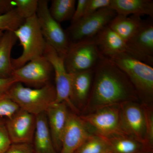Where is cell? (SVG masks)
Masks as SVG:
<instances>
[{"label":"cell","mask_w":153,"mask_h":153,"mask_svg":"<svg viewBox=\"0 0 153 153\" xmlns=\"http://www.w3.org/2000/svg\"><path fill=\"white\" fill-rule=\"evenodd\" d=\"M108 58L125 73L137 95L145 99H152L153 95V66L127 54H119Z\"/></svg>","instance_id":"277c9868"},{"label":"cell","mask_w":153,"mask_h":153,"mask_svg":"<svg viewBox=\"0 0 153 153\" xmlns=\"http://www.w3.org/2000/svg\"><path fill=\"white\" fill-rule=\"evenodd\" d=\"M134 88L119 67L101 54L94 68L90 104L99 108L120 104L136 98Z\"/></svg>","instance_id":"6da1fadb"},{"label":"cell","mask_w":153,"mask_h":153,"mask_svg":"<svg viewBox=\"0 0 153 153\" xmlns=\"http://www.w3.org/2000/svg\"><path fill=\"white\" fill-rule=\"evenodd\" d=\"M146 115V143L147 146L152 150L153 143V115L152 111L148 108H144Z\"/></svg>","instance_id":"83f0119b"},{"label":"cell","mask_w":153,"mask_h":153,"mask_svg":"<svg viewBox=\"0 0 153 153\" xmlns=\"http://www.w3.org/2000/svg\"><path fill=\"white\" fill-rule=\"evenodd\" d=\"M23 48L22 55L12 58L13 69L20 68L31 60L44 56L47 43L42 35L36 14L25 19L14 32Z\"/></svg>","instance_id":"3957f363"},{"label":"cell","mask_w":153,"mask_h":153,"mask_svg":"<svg viewBox=\"0 0 153 153\" xmlns=\"http://www.w3.org/2000/svg\"><path fill=\"white\" fill-rule=\"evenodd\" d=\"M17 38L13 32L5 31L0 38V78L11 77L13 69L11 53Z\"/></svg>","instance_id":"44dd1931"},{"label":"cell","mask_w":153,"mask_h":153,"mask_svg":"<svg viewBox=\"0 0 153 153\" xmlns=\"http://www.w3.org/2000/svg\"><path fill=\"white\" fill-rule=\"evenodd\" d=\"M36 16L47 44L55 49L60 56L64 57L70 42L66 30L50 15L48 1L38 0Z\"/></svg>","instance_id":"8992f818"},{"label":"cell","mask_w":153,"mask_h":153,"mask_svg":"<svg viewBox=\"0 0 153 153\" xmlns=\"http://www.w3.org/2000/svg\"><path fill=\"white\" fill-rule=\"evenodd\" d=\"M113 153L111 152H108V153Z\"/></svg>","instance_id":"8d00e7d4"},{"label":"cell","mask_w":153,"mask_h":153,"mask_svg":"<svg viewBox=\"0 0 153 153\" xmlns=\"http://www.w3.org/2000/svg\"><path fill=\"white\" fill-rule=\"evenodd\" d=\"M116 15V13L108 7L71 24L66 30L70 44L94 38Z\"/></svg>","instance_id":"52a82bcc"},{"label":"cell","mask_w":153,"mask_h":153,"mask_svg":"<svg viewBox=\"0 0 153 153\" xmlns=\"http://www.w3.org/2000/svg\"><path fill=\"white\" fill-rule=\"evenodd\" d=\"M44 56L53 68L55 78L56 98L54 103L64 102L74 109L71 98V74L68 73L61 57L55 49L47 44Z\"/></svg>","instance_id":"8fae6325"},{"label":"cell","mask_w":153,"mask_h":153,"mask_svg":"<svg viewBox=\"0 0 153 153\" xmlns=\"http://www.w3.org/2000/svg\"><path fill=\"white\" fill-rule=\"evenodd\" d=\"M95 39L100 51L105 57L127 54L146 63L142 56L131 48L125 41L108 26L95 36Z\"/></svg>","instance_id":"5bb4252c"},{"label":"cell","mask_w":153,"mask_h":153,"mask_svg":"<svg viewBox=\"0 0 153 153\" xmlns=\"http://www.w3.org/2000/svg\"><path fill=\"white\" fill-rule=\"evenodd\" d=\"M4 153H35L30 143L13 144Z\"/></svg>","instance_id":"1f68e13d"},{"label":"cell","mask_w":153,"mask_h":153,"mask_svg":"<svg viewBox=\"0 0 153 153\" xmlns=\"http://www.w3.org/2000/svg\"><path fill=\"white\" fill-rule=\"evenodd\" d=\"M110 7L117 15L140 17L147 15L153 19L152 0H111Z\"/></svg>","instance_id":"e0dca14e"},{"label":"cell","mask_w":153,"mask_h":153,"mask_svg":"<svg viewBox=\"0 0 153 153\" xmlns=\"http://www.w3.org/2000/svg\"><path fill=\"white\" fill-rule=\"evenodd\" d=\"M4 32V31H2V30H0V38H1V37L2 36Z\"/></svg>","instance_id":"e575fe53"},{"label":"cell","mask_w":153,"mask_h":153,"mask_svg":"<svg viewBox=\"0 0 153 153\" xmlns=\"http://www.w3.org/2000/svg\"><path fill=\"white\" fill-rule=\"evenodd\" d=\"M15 9L13 0H0V15L8 13Z\"/></svg>","instance_id":"d6a6232c"},{"label":"cell","mask_w":153,"mask_h":153,"mask_svg":"<svg viewBox=\"0 0 153 153\" xmlns=\"http://www.w3.org/2000/svg\"><path fill=\"white\" fill-rule=\"evenodd\" d=\"M91 135L81 118L69 113L62 136L60 153H76Z\"/></svg>","instance_id":"4fadbf2b"},{"label":"cell","mask_w":153,"mask_h":153,"mask_svg":"<svg viewBox=\"0 0 153 153\" xmlns=\"http://www.w3.org/2000/svg\"><path fill=\"white\" fill-rule=\"evenodd\" d=\"M7 93L19 108L35 116L46 113L56 98L55 86L51 83L38 88H32L16 82Z\"/></svg>","instance_id":"7a4b0ae2"},{"label":"cell","mask_w":153,"mask_h":153,"mask_svg":"<svg viewBox=\"0 0 153 153\" xmlns=\"http://www.w3.org/2000/svg\"><path fill=\"white\" fill-rule=\"evenodd\" d=\"M101 55L95 37L70 43L64 57L66 70L71 74L94 69Z\"/></svg>","instance_id":"5b68a950"},{"label":"cell","mask_w":153,"mask_h":153,"mask_svg":"<svg viewBox=\"0 0 153 153\" xmlns=\"http://www.w3.org/2000/svg\"><path fill=\"white\" fill-rule=\"evenodd\" d=\"M54 73L51 63L44 56L30 61L24 66L15 69L11 77L16 82L38 88L49 84Z\"/></svg>","instance_id":"9c48e42d"},{"label":"cell","mask_w":153,"mask_h":153,"mask_svg":"<svg viewBox=\"0 0 153 153\" xmlns=\"http://www.w3.org/2000/svg\"><path fill=\"white\" fill-rule=\"evenodd\" d=\"M110 152H111L110 146L105 138L95 134L91 135L76 153H107Z\"/></svg>","instance_id":"cb8c5ba5"},{"label":"cell","mask_w":153,"mask_h":153,"mask_svg":"<svg viewBox=\"0 0 153 153\" xmlns=\"http://www.w3.org/2000/svg\"><path fill=\"white\" fill-rule=\"evenodd\" d=\"M20 109L6 93H0V117L9 119Z\"/></svg>","instance_id":"4316f807"},{"label":"cell","mask_w":153,"mask_h":153,"mask_svg":"<svg viewBox=\"0 0 153 153\" xmlns=\"http://www.w3.org/2000/svg\"><path fill=\"white\" fill-rule=\"evenodd\" d=\"M16 83V81L12 77L0 78V93H6L11 86Z\"/></svg>","instance_id":"836d02e7"},{"label":"cell","mask_w":153,"mask_h":153,"mask_svg":"<svg viewBox=\"0 0 153 153\" xmlns=\"http://www.w3.org/2000/svg\"><path fill=\"white\" fill-rule=\"evenodd\" d=\"M109 144L113 153H140L150 151L137 140L126 134H116L102 137Z\"/></svg>","instance_id":"7402d4cb"},{"label":"cell","mask_w":153,"mask_h":153,"mask_svg":"<svg viewBox=\"0 0 153 153\" xmlns=\"http://www.w3.org/2000/svg\"><path fill=\"white\" fill-rule=\"evenodd\" d=\"M140 153H150L149 152H143Z\"/></svg>","instance_id":"d590c367"},{"label":"cell","mask_w":153,"mask_h":153,"mask_svg":"<svg viewBox=\"0 0 153 153\" xmlns=\"http://www.w3.org/2000/svg\"><path fill=\"white\" fill-rule=\"evenodd\" d=\"M76 3L75 0H52L49 8V13L58 23L71 20Z\"/></svg>","instance_id":"603a6c76"},{"label":"cell","mask_w":153,"mask_h":153,"mask_svg":"<svg viewBox=\"0 0 153 153\" xmlns=\"http://www.w3.org/2000/svg\"><path fill=\"white\" fill-rule=\"evenodd\" d=\"M5 122L12 143L30 144L36 129L35 115L20 108Z\"/></svg>","instance_id":"7c38bea8"},{"label":"cell","mask_w":153,"mask_h":153,"mask_svg":"<svg viewBox=\"0 0 153 153\" xmlns=\"http://www.w3.org/2000/svg\"><path fill=\"white\" fill-rule=\"evenodd\" d=\"M143 20L139 16L117 15L109 22L108 27L126 42H128L139 30Z\"/></svg>","instance_id":"ffe728a7"},{"label":"cell","mask_w":153,"mask_h":153,"mask_svg":"<svg viewBox=\"0 0 153 153\" xmlns=\"http://www.w3.org/2000/svg\"><path fill=\"white\" fill-rule=\"evenodd\" d=\"M15 9L21 18L28 19L36 14L38 0H13Z\"/></svg>","instance_id":"484cf974"},{"label":"cell","mask_w":153,"mask_h":153,"mask_svg":"<svg viewBox=\"0 0 153 153\" xmlns=\"http://www.w3.org/2000/svg\"><path fill=\"white\" fill-rule=\"evenodd\" d=\"M71 74V100L82 103L87 100L91 92L94 69Z\"/></svg>","instance_id":"d6986e66"},{"label":"cell","mask_w":153,"mask_h":153,"mask_svg":"<svg viewBox=\"0 0 153 153\" xmlns=\"http://www.w3.org/2000/svg\"><path fill=\"white\" fill-rule=\"evenodd\" d=\"M120 122L123 132L142 143H146V118L144 108L131 101L120 103Z\"/></svg>","instance_id":"30bf717a"},{"label":"cell","mask_w":153,"mask_h":153,"mask_svg":"<svg viewBox=\"0 0 153 153\" xmlns=\"http://www.w3.org/2000/svg\"><path fill=\"white\" fill-rule=\"evenodd\" d=\"M127 43L144 58L146 63L153 66V19L143 21L136 35Z\"/></svg>","instance_id":"9a60e30c"},{"label":"cell","mask_w":153,"mask_h":153,"mask_svg":"<svg viewBox=\"0 0 153 153\" xmlns=\"http://www.w3.org/2000/svg\"><path fill=\"white\" fill-rule=\"evenodd\" d=\"M111 3V0H88L84 17L94 13L102 9L110 7Z\"/></svg>","instance_id":"f546056e"},{"label":"cell","mask_w":153,"mask_h":153,"mask_svg":"<svg viewBox=\"0 0 153 153\" xmlns=\"http://www.w3.org/2000/svg\"><path fill=\"white\" fill-rule=\"evenodd\" d=\"M34 133L35 153H56L48 126L46 113L36 116Z\"/></svg>","instance_id":"ac0fdd59"},{"label":"cell","mask_w":153,"mask_h":153,"mask_svg":"<svg viewBox=\"0 0 153 153\" xmlns=\"http://www.w3.org/2000/svg\"><path fill=\"white\" fill-rule=\"evenodd\" d=\"M88 0H78L74 15L71 19V24H74L85 16Z\"/></svg>","instance_id":"4dcf8cb0"},{"label":"cell","mask_w":153,"mask_h":153,"mask_svg":"<svg viewBox=\"0 0 153 153\" xmlns=\"http://www.w3.org/2000/svg\"><path fill=\"white\" fill-rule=\"evenodd\" d=\"M48 126L55 149L60 150L61 140L68 114L65 102L53 103L46 112Z\"/></svg>","instance_id":"2e32d148"},{"label":"cell","mask_w":153,"mask_h":153,"mask_svg":"<svg viewBox=\"0 0 153 153\" xmlns=\"http://www.w3.org/2000/svg\"><path fill=\"white\" fill-rule=\"evenodd\" d=\"M12 143L6 127L5 121L0 119V153H4Z\"/></svg>","instance_id":"f1b7e54d"},{"label":"cell","mask_w":153,"mask_h":153,"mask_svg":"<svg viewBox=\"0 0 153 153\" xmlns=\"http://www.w3.org/2000/svg\"><path fill=\"white\" fill-rule=\"evenodd\" d=\"M25 21V19L19 16L15 9L8 13L0 15V30L4 32H15Z\"/></svg>","instance_id":"d4e9b609"},{"label":"cell","mask_w":153,"mask_h":153,"mask_svg":"<svg viewBox=\"0 0 153 153\" xmlns=\"http://www.w3.org/2000/svg\"><path fill=\"white\" fill-rule=\"evenodd\" d=\"M120 105L102 107L90 114L80 117L87 126L91 127L96 134L108 137L124 134L121 127Z\"/></svg>","instance_id":"ba28073f"}]
</instances>
